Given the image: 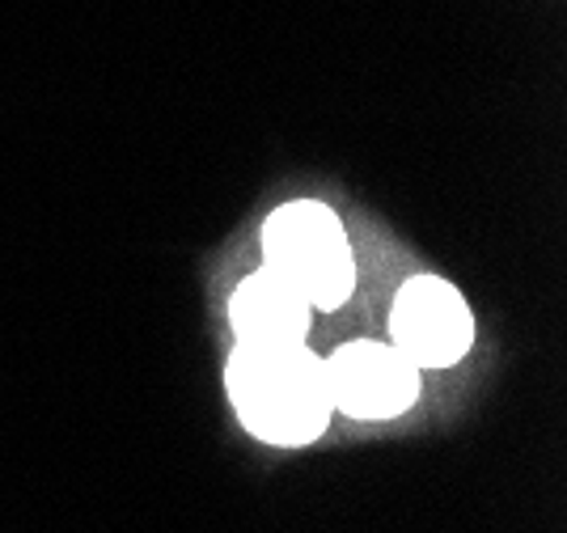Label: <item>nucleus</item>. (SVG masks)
I'll return each mask as SVG.
<instances>
[{"mask_svg":"<svg viewBox=\"0 0 567 533\" xmlns=\"http://www.w3.org/2000/svg\"><path fill=\"white\" fill-rule=\"evenodd\" d=\"M225 394L250 437L280 449L313 444L334 416L327 369L309 344H237Z\"/></svg>","mask_w":567,"mask_h":533,"instance_id":"f257e3e1","label":"nucleus"},{"mask_svg":"<svg viewBox=\"0 0 567 533\" xmlns=\"http://www.w3.org/2000/svg\"><path fill=\"white\" fill-rule=\"evenodd\" d=\"M262 263L284 276L309 309H339L355 288V258L343 221L318 199H292L262 225Z\"/></svg>","mask_w":567,"mask_h":533,"instance_id":"f03ea898","label":"nucleus"},{"mask_svg":"<svg viewBox=\"0 0 567 533\" xmlns=\"http://www.w3.org/2000/svg\"><path fill=\"white\" fill-rule=\"evenodd\" d=\"M390 344L415 369H453L474 348V309L441 276H411L390 309Z\"/></svg>","mask_w":567,"mask_h":533,"instance_id":"7ed1b4c3","label":"nucleus"},{"mask_svg":"<svg viewBox=\"0 0 567 533\" xmlns=\"http://www.w3.org/2000/svg\"><path fill=\"white\" fill-rule=\"evenodd\" d=\"M229 322L237 344H306L313 309L288 279L262 263L234 288Z\"/></svg>","mask_w":567,"mask_h":533,"instance_id":"39448f33","label":"nucleus"},{"mask_svg":"<svg viewBox=\"0 0 567 533\" xmlns=\"http://www.w3.org/2000/svg\"><path fill=\"white\" fill-rule=\"evenodd\" d=\"M322 369H327L334 411L360 419V423L399 419L420 398V369L394 344L352 339V344L334 348L322 360Z\"/></svg>","mask_w":567,"mask_h":533,"instance_id":"20e7f679","label":"nucleus"}]
</instances>
